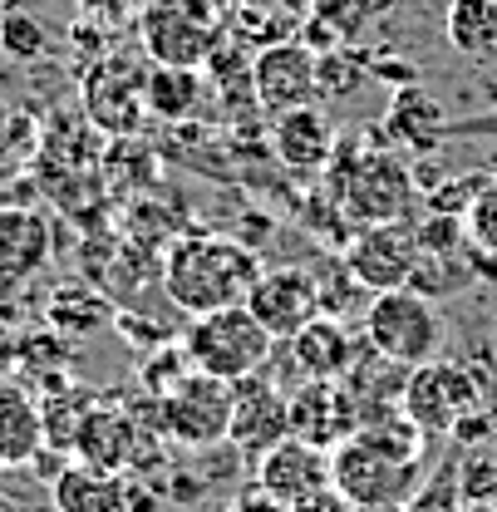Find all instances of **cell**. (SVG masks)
Instances as JSON below:
<instances>
[{
	"mask_svg": "<svg viewBox=\"0 0 497 512\" xmlns=\"http://www.w3.org/2000/svg\"><path fill=\"white\" fill-rule=\"evenodd\" d=\"M256 276H261L256 252L232 237H212V232L178 237L163 256V291L192 320L227 311V306H247Z\"/></svg>",
	"mask_w": 497,
	"mask_h": 512,
	"instance_id": "obj_1",
	"label": "cell"
},
{
	"mask_svg": "<svg viewBox=\"0 0 497 512\" xmlns=\"http://www.w3.org/2000/svg\"><path fill=\"white\" fill-rule=\"evenodd\" d=\"M330 188L345 212V222L360 227H384V222H414L419 207V178L414 168L389 153V148H360V143H335L330 163Z\"/></svg>",
	"mask_w": 497,
	"mask_h": 512,
	"instance_id": "obj_2",
	"label": "cell"
},
{
	"mask_svg": "<svg viewBox=\"0 0 497 512\" xmlns=\"http://www.w3.org/2000/svg\"><path fill=\"white\" fill-rule=\"evenodd\" d=\"M419 483H424V458H404L360 429L330 448V488L355 512H404Z\"/></svg>",
	"mask_w": 497,
	"mask_h": 512,
	"instance_id": "obj_3",
	"label": "cell"
},
{
	"mask_svg": "<svg viewBox=\"0 0 497 512\" xmlns=\"http://www.w3.org/2000/svg\"><path fill=\"white\" fill-rule=\"evenodd\" d=\"M183 350H187V360H192V370L237 384V380L261 375L271 365L276 340L261 330V320L251 316L247 306H227V311L187 320Z\"/></svg>",
	"mask_w": 497,
	"mask_h": 512,
	"instance_id": "obj_4",
	"label": "cell"
},
{
	"mask_svg": "<svg viewBox=\"0 0 497 512\" xmlns=\"http://www.w3.org/2000/svg\"><path fill=\"white\" fill-rule=\"evenodd\" d=\"M365 345L394 365H409V370L438 360V345H443L438 301L419 296L414 286L370 296L365 301Z\"/></svg>",
	"mask_w": 497,
	"mask_h": 512,
	"instance_id": "obj_5",
	"label": "cell"
},
{
	"mask_svg": "<svg viewBox=\"0 0 497 512\" xmlns=\"http://www.w3.org/2000/svg\"><path fill=\"white\" fill-rule=\"evenodd\" d=\"M232 404H237V384L187 370L183 380L173 384L168 394H158V414H163V439L207 453V448L227 444L232 429Z\"/></svg>",
	"mask_w": 497,
	"mask_h": 512,
	"instance_id": "obj_6",
	"label": "cell"
},
{
	"mask_svg": "<svg viewBox=\"0 0 497 512\" xmlns=\"http://www.w3.org/2000/svg\"><path fill=\"white\" fill-rule=\"evenodd\" d=\"M143 50L163 69H197L217 50V15L207 0H148L138 15Z\"/></svg>",
	"mask_w": 497,
	"mask_h": 512,
	"instance_id": "obj_7",
	"label": "cell"
},
{
	"mask_svg": "<svg viewBox=\"0 0 497 512\" xmlns=\"http://www.w3.org/2000/svg\"><path fill=\"white\" fill-rule=\"evenodd\" d=\"M247 311L261 320V330L286 345L301 325H311L320 316V281L306 266H276V271H261L256 286L247 291Z\"/></svg>",
	"mask_w": 497,
	"mask_h": 512,
	"instance_id": "obj_8",
	"label": "cell"
},
{
	"mask_svg": "<svg viewBox=\"0 0 497 512\" xmlns=\"http://www.w3.org/2000/svg\"><path fill=\"white\" fill-rule=\"evenodd\" d=\"M281 439H291V389H281L266 370L251 375V380H237L227 444L237 448L247 463H256L266 448H276Z\"/></svg>",
	"mask_w": 497,
	"mask_h": 512,
	"instance_id": "obj_9",
	"label": "cell"
},
{
	"mask_svg": "<svg viewBox=\"0 0 497 512\" xmlns=\"http://www.w3.org/2000/svg\"><path fill=\"white\" fill-rule=\"evenodd\" d=\"M414 261H419V237H414V222L360 227V232H355V242L345 247V271H350V276H355L370 296L409 286Z\"/></svg>",
	"mask_w": 497,
	"mask_h": 512,
	"instance_id": "obj_10",
	"label": "cell"
},
{
	"mask_svg": "<svg viewBox=\"0 0 497 512\" xmlns=\"http://www.w3.org/2000/svg\"><path fill=\"white\" fill-rule=\"evenodd\" d=\"M315 64H320V55H315L311 45H301V40L266 45L251 60V94H256V104L271 119L315 104Z\"/></svg>",
	"mask_w": 497,
	"mask_h": 512,
	"instance_id": "obj_11",
	"label": "cell"
},
{
	"mask_svg": "<svg viewBox=\"0 0 497 512\" xmlns=\"http://www.w3.org/2000/svg\"><path fill=\"white\" fill-rule=\"evenodd\" d=\"M360 429V409L345 380H306L291 389V439L330 453Z\"/></svg>",
	"mask_w": 497,
	"mask_h": 512,
	"instance_id": "obj_12",
	"label": "cell"
},
{
	"mask_svg": "<svg viewBox=\"0 0 497 512\" xmlns=\"http://www.w3.org/2000/svg\"><path fill=\"white\" fill-rule=\"evenodd\" d=\"M286 350L291 355H281L286 360V380L281 389L291 384H306V380H345V370L355 365V355H360V345H355V335L340 325V316H315L311 325H301L291 340H286Z\"/></svg>",
	"mask_w": 497,
	"mask_h": 512,
	"instance_id": "obj_13",
	"label": "cell"
},
{
	"mask_svg": "<svg viewBox=\"0 0 497 512\" xmlns=\"http://www.w3.org/2000/svg\"><path fill=\"white\" fill-rule=\"evenodd\" d=\"M251 483L266 488L276 503H301L320 488H330V453L301 444V439H281L276 448H266L256 463H251Z\"/></svg>",
	"mask_w": 497,
	"mask_h": 512,
	"instance_id": "obj_14",
	"label": "cell"
},
{
	"mask_svg": "<svg viewBox=\"0 0 497 512\" xmlns=\"http://www.w3.org/2000/svg\"><path fill=\"white\" fill-rule=\"evenodd\" d=\"M143 84L148 74H138L133 60H104L94 64V74L84 79V104H89V119L109 133H133L138 119L148 114L143 104Z\"/></svg>",
	"mask_w": 497,
	"mask_h": 512,
	"instance_id": "obj_15",
	"label": "cell"
},
{
	"mask_svg": "<svg viewBox=\"0 0 497 512\" xmlns=\"http://www.w3.org/2000/svg\"><path fill=\"white\" fill-rule=\"evenodd\" d=\"M55 512H133V478L69 458L50 483Z\"/></svg>",
	"mask_w": 497,
	"mask_h": 512,
	"instance_id": "obj_16",
	"label": "cell"
},
{
	"mask_svg": "<svg viewBox=\"0 0 497 512\" xmlns=\"http://www.w3.org/2000/svg\"><path fill=\"white\" fill-rule=\"evenodd\" d=\"M448 133H453V124H448V114H443V104L434 94H424L419 84L394 89V99L384 109V138L389 143H399L409 153H434Z\"/></svg>",
	"mask_w": 497,
	"mask_h": 512,
	"instance_id": "obj_17",
	"label": "cell"
},
{
	"mask_svg": "<svg viewBox=\"0 0 497 512\" xmlns=\"http://www.w3.org/2000/svg\"><path fill=\"white\" fill-rule=\"evenodd\" d=\"M50 261V222L35 207H0V281H30Z\"/></svg>",
	"mask_w": 497,
	"mask_h": 512,
	"instance_id": "obj_18",
	"label": "cell"
},
{
	"mask_svg": "<svg viewBox=\"0 0 497 512\" xmlns=\"http://www.w3.org/2000/svg\"><path fill=\"white\" fill-rule=\"evenodd\" d=\"M271 143H276V158L286 168H296V173H320L335 158V128H330V119L315 104L291 109V114H276Z\"/></svg>",
	"mask_w": 497,
	"mask_h": 512,
	"instance_id": "obj_19",
	"label": "cell"
},
{
	"mask_svg": "<svg viewBox=\"0 0 497 512\" xmlns=\"http://www.w3.org/2000/svg\"><path fill=\"white\" fill-rule=\"evenodd\" d=\"M45 448L40 399L25 384H0V468H30Z\"/></svg>",
	"mask_w": 497,
	"mask_h": 512,
	"instance_id": "obj_20",
	"label": "cell"
},
{
	"mask_svg": "<svg viewBox=\"0 0 497 512\" xmlns=\"http://www.w3.org/2000/svg\"><path fill=\"white\" fill-rule=\"evenodd\" d=\"M143 104H148V114L153 119H163V124H183L197 114V104H202V79H197V69H153L148 74V84H143Z\"/></svg>",
	"mask_w": 497,
	"mask_h": 512,
	"instance_id": "obj_21",
	"label": "cell"
},
{
	"mask_svg": "<svg viewBox=\"0 0 497 512\" xmlns=\"http://www.w3.org/2000/svg\"><path fill=\"white\" fill-rule=\"evenodd\" d=\"M448 45L458 55H497V0H448Z\"/></svg>",
	"mask_w": 497,
	"mask_h": 512,
	"instance_id": "obj_22",
	"label": "cell"
},
{
	"mask_svg": "<svg viewBox=\"0 0 497 512\" xmlns=\"http://www.w3.org/2000/svg\"><path fill=\"white\" fill-rule=\"evenodd\" d=\"M99 399H94V389H60V394H50L45 404H40V419H45V448H55V453H74V434H79V424H84V414L94 409Z\"/></svg>",
	"mask_w": 497,
	"mask_h": 512,
	"instance_id": "obj_23",
	"label": "cell"
},
{
	"mask_svg": "<svg viewBox=\"0 0 497 512\" xmlns=\"http://www.w3.org/2000/svg\"><path fill=\"white\" fill-rule=\"evenodd\" d=\"M104 320H109V306L89 286H64V291H55V301H50V325L60 335H94Z\"/></svg>",
	"mask_w": 497,
	"mask_h": 512,
	"instance_id": "obj_24",
	"label": "cell"
},
{
	"mask_svg": "<svg viewBox=\"0 0 497 512\" xmlns=\"http://www.w3.org/2000/svg\"><path fill=\"white\" fill-rule=\"evenodd\" d=\"M0 50H5L10 60L35 64L50 55V35H45V25H40L35 15L10 10V15H0Z\"/></svg>",
	"mask_w": 497,
	"mask_h": 512,
	"instance_id": "obj_25",
	"label": "cell"
},
{
	"mask_svg": "<svg viewBox=\"0 0 497 512\" xmlns=\"http://www.w3.org/2000/svg\"><path fill=\"white\" fill-rule=\"evenodd\" d=\"M463 232H468V247L483 261H497V183H488L473 197V207L463 212Z\"/></svg>",
	"mask_w": 497,
	"mask_h": 512,
	"instance_id": "obj_26",
	"label": "cell"
},
{
	"mask_svg": "<svg viewBox=\"0 0 497 512\" xmlns=\"http://www.w3.org/2000/svg\"><path fill=\"white\" fill-rule=\"evenodd\" d=\"M463 503H497V458L493 453H463L458 463Z\"/></svg>",
	"mask_w": 497,
	"mask_h": 512,
	"instance_id": "obj_27",
	"label": "cell"
},
{
	"mask_svg": "<svg viewBox=\"0 0 497 512\" xmlns=\"http://www.w3.org/2000/svg\"><path fill=\"white\" fill-rule=\"evenodd\" d=\"M488 183H493V178H483V173H473V178H448V183L429 188V197H424V212L458 217V212H468V207H473V197L488 188Z\"/></svg>",
	"mask_w": 497,
	"mask_h": 512,
	"instance_id": "obj_28",
	"label": "cell"
},
{
	"mask_svg": "<svg viewBox=\"0 0 497 512\" xmlns=\"http://www.w3.org/2000/svg\"><path fill=\"white\" fill-rule=\"evenodd\" d=\"M365 79V64H355L350 55H320V64H315V99L320 94H350L355 84Z\"/></svg>",
	"mask_w": 497,
	"mask_h": 512,
	"instance_id": "obj_29",
	"label": "cell"
},
{
	"mask_svg": "<svg viewBox=\"0 0 497 512\" xmlns=\"http://www.w3.org/2000/svg\"><path fill=\"white\" fill-rule=\"evenodd\" d=\"M227 512H286V503H276L266 488H256V483H247L232 503H227Z\"/></svg>",
	"mask_w": 497,
	"mask_h": 512,
	"instance_id": "obj_30",
	"label": "cell"
},
{
	"mask_svg": "<svg viewBox=\"0 0 497 512\" xmlns=\"http://www.w3.org/2000/svg\"><path fill=\"white\" fill-rule=\"evenodd\" d=\"M286 512H355L335 488H320V493H311V498H301V503H291Z\"/></svg>",
	"mask_w": 497,
	"mask_h": 512,
	"instance_id": "obj_31",
	"label": "cell"
},
{
	"mask_svg": "<svg viewBox=\"0 0 497 512\" xmlns=\"http://www.w3.org/2000/svg\"><path fill=\"white\" fill-rule=\"evenodd\" d=\"M281 5H286L291 15H301V20H311L315 15V0H281Z\"/></svg>",
	"mask_w": 497,
	"mask_h": 512,
	"instance_id": "obj_32",
	"label": "cell"
},
{
	"mask_svg": "<svg viewBox=\"0 0 497 512\" xmlns=\"http://www.w3.org/2000/svg\"><path fill=\"white\" fill-rule=\"evenodd\" d=\"M458 512H497V503H463Z\"/></svg>",
	"mask_w": 497,
	"mask_h": 512,
	"instance_id": "obj_33",
	"label": "cell"
},
{
	"mask_svg": "<svg viewBox=\"0 0 497 512\" xmlns=\"http://www.w3.org/2000/svg\"><path fill=\"white\" fill-rule=\"evenodd\" d=\"M0 512H20L15 508V498H5V493H0Z\"/></svg>",
	"mask_w": 497,
	"mask_h": 512,
	"instance_id": "obj_34",
	"label": "cell"
},
{
	"mask_svg": "<svg viewBox=\"0 0 497 512\" xmlns=\"http://www.w3.org/2000/svg\"><path fill=\"white\" fill-rule=\"evenodd\" d=\"M50 512H55V508H50Z\"/></svg>",
	"mask_w": 497,
	"mask_h": 512,
	"instance_id": "obj_35",
	"label": "cell"
}]
</instances>
